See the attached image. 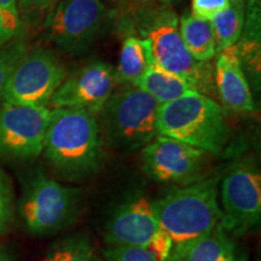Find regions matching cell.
Segmentation results:
<instances>
[{
  "instance_id": "6da1fadb",
  "label": "cell",
  "mask_w": 261,
  "mask_h": 261,
  "mask_svg": "<svg viewBox=\"0 0 261 261\" xmlns=\"http://www.w3.org/2000/svg\"><path fill=\"white\" fill-rule=\"evenodd\" d=\"M44 151L62 178L79 181L100 171L106 152L97 116L74 108L51 109Z\"/></svg>"
},
{
  "instance_id": "7a4b0ae2",
  "label": "cell",
  "mask_w": 261,
  "mask_h": 261,
  "mask_svg": "<svg viewBox=\"0 0 261 261\" xmlns=\"http://www.w3.org/2000/svg\"><path fill=\"white\" fill-rule=\"evenodd\" d=\"M220 175H204L190 184L175 185L152 201L159 225L174 248L205 236L220 223Z\"/></svg>"
},
{
  "instance_id": "3957f363",
  "label": "cell",
  "mask_w": 261,
  "mask_h": 261,
  "mask_svg": "<svg viewBox=\"0 0 261 261\" xmlns=\"http://www.w3.org/2000/svg\"><path fill=\"white\" fill-rule=\"evenodd\" d=\"M158 133L218 155L230 139L231 128L223 107L197 91L161 104Z\"/></svg>"
},
{
  "instance_id": "277c9868",
  "label": "cell",
  "mask_w": 261,
  "mask_h": 261,
  "mask_svg": "<svg viewBox=\"0 0 261 261\" xmlns=\"http://www.w3.org/2000/svg\"><path fill=\"white\" fill-rule=\"evenodd\" d=\"M142 39L148 42L151 61L163 69L188 80L197 92L212 96L215 90L211 62L196 61L182 40L179 17L169 9L155 10L140 23Z\"/></svg>"
},
{
  "instance_id": "5b68a950",
  "label": "cell",
  "mask_w": 261,
  "mask_h": 261,
  "mask_svg": "<svg viewBox=\"0 0 261 261\" xmlns=\"http://www.w3.org/2000/svg\"><path fill=\"white\" fill-rule=\"evenodd\" d=\"M160 106L151 96L132 85L112 93L99 113L104 142L120 151L143 149L159 135Z\"/></svg>"
},
{
  "instance_id": "8992f818",
  "label": "cell",
  "mask_w": 261,
  "mask_h": 261,
  "mask_svg": "<svg viewBox=\"0 0 261 261\" xmlns=\"http://www.w3.org/2000/svg\"><path fill=\"white\" fill-rule=\"evenodd\" d=\"M81 190L37 172L25 182L19 215L28 232L51 236L73 224L79 215Z\"/></svg>"
},
{
  "instance_id": "52a82bcc",
  "label": "cell",
  "mask_w": 261,
  "mask_h": 261,
  "mask_svg": "<svg viewBox=\"0 0 261 261\" xmlns=\"http://www.w3.org/2000/svg\"><path fill=\"white\" fill-rule=\"evenodd\" d=\"M219 225L231 236L243 237L261 219V173L255 161L241 160L227 168L219 182Z\"/></svg>"
},
{
  "instance_id": "ba28073f",
  "label": "cell",
  "mask_w": 261,
  "mask_h": 261,
  "mask_svg": "<svg viewBox=\"0 0 261 261\" xmlns=\"http://www.w3.org/2000/svg\"><path fill=\"white\" fill-rule=\"evenodd\" d=\"M65 76L64 67L50 51L24 52L9 75L2 98L8 104L47 107Z\"/></svg>"
},
{
  "instance_id": "9c48e42d",
  "label": "cell",
  "mask_w": 261,
  "mask_h": 261,
  "mask_svg": "<svg viewBox=\"0 0 261 261\" xmlns=\"http://www.w3.org/2000/svg\"><path fill=\"white\" fill-rule=\"evenodd\" d=\"M208 152L158 135L142 149L143 171L152 180L185 185L204 177Z\"/></svg>"
},
{
  "instance_id": "30bf717a",
  "label": "cell",
  "mask_w": 261,
  "mask_h": 261,
  "mask_svg": "<svg viewBox=\"0 0 261 261\" xmlns=\"http://www.w3.org/2000/svg\"><path fill=\"white\" fill-rule=\"evenodd\" d=\"M106 15L100 0H62L45 21L47 37L62 50L79 54L97 37Z\"/></svg>"
},
{
  "instance_id": "8fae6325",
  "label": "cell",
  "mask_w": 261,
  "mask_h": 261,
  "mask_svg": "<svg viewBox=\"0 0 261 261\" xmlns=\"http://www.w3.org/2000/svg\"><path fill=\"white\" fill-rule=\"evenodd\" d=\"M51 109L4 103L0 107V156L33 160L44 151Z\"/></svg>"
},
{
  "instance_id": "7c38bea8",
  "label": "cell",
  "mask_w": 261,
  "mask_h": 261,
  "mask_svg": "<svg viewBox=\"0 0 261 261\" xmlns=\"http://www.w3.org/2000/svg\"><path fill=\"white\" fill-rule=\"evenodd\" d=\"M116 83L115 70L109 64L92 62L65 76L48 104L54 108L87 110L97 116L112 96Z\"/></svg>"
},
{
  "instance_id": "4fadbf2b",
  "label": "cell",
  "mask_w": 261,
  "mask_h": 261,
  "mask_svg": "<svg viewBox=\"0 0 261 261\" xmlns=\"http://www.w3.org/2000/svg\"><path fill=\"white\" fill-rule=\"evenodd\" d=\"M160 227L152 201L145 195L130 196L113 211L104 227L108 246H148Z\"/></svg>"
},
{
  "instance_id": "5bb4252c",
  "label": "cell",
  "mask_w": 261,
  "mask_h": 261,
  "mask_svg": "<svg viewBox=\"0 0 261 261\" xmlns=\"http://www.w3.org/2000/svg\"><path fill=\"white\" fill-rule=\"evenodd\" d=\"M215 57L214 85L221 103L236 113L255 112V102L236 45L219 51Z\"/></svg>"
},
{
  "instance_id": "9a60e30c",
  "label": "cell",
  "mask_w": 261,
  "mask_h": 261,
  "mask_svg": "<svg viewBox=\"0 0 261 261\" xmlns=\"http://www.w3.org/2000/svg\"><path fill=\"white\" fill-rule=\"evenodd\" d=\"M169 261H248V256L236 238L218 225L205 236L174 248Z\"/></svg>"
},
{
  "instance_id": "2e32d148",
  "label": "cell",
  "mask_w": 261,
  "mask_h": 261,
  "mask_svg": "<svg viewBox=\"0 0 261 261\" xmlns=\"http://www.w3.org/2000/svg\"><path fill=\"white\" fill-rule=\"evenodd\" d=\"M132 86L144 91L160 104L172 102L185 93L196 91L195 87L184 77L163 69L152 61Z\"/></svg>"
},
{
  "instance_id": "e0dca14e",
  "label": "cell",
  "mask_w": 261,
  "mask_h": 261,
  "mask_svg": "<svg viewBox=\"0 0 261 261\" xmlns=\"http://www.w3.org/2000/svg\"><path fill=\"white\" fill-rule=\"evenodd\" d=\"M179 31L196 61L211 62L215 57L217 44L211 21L192 14H184L179 19Z\"/></svg>"
},
{
  "instance_id": "ac0fdd59",
  "label": "cell",
  "mask_w": 261,
  "mask_h": 261,
  "mask_svg": "<svg viewBox=\"0 0 261 261\" xmlns=\"http://www.w3.org/2000/svg\"><path fill=\"white\" fill-rule=\"evenodd\" d=\"M151 62L149 45L144 39L127 37L122 44L119 65L115 70L116 81L133 85L142 76Z\"/></svg>"
},
{
  "instance_id": "d6986e66",
  "label": "cell",
  "mask_w": 261,
  "mask_h": 261,
  "mask_svg": "<svg viewBox=\"0 0 261 261\" xmlns=\"http://www.w3.org/2000/svg\"><path fill=\"white\" fill-rule=\"evenodd\" d=\"M247 0H230V5L212 19L215 35L217 54L236 45L243 32Z\"/></svg>"
},
{
  "instance_id": "ffe728a7",
  "label": "cell",
  "mask_w": 261,
  "mask_h": 261,
  "mask_svg": "<svg viewBox=\"0 0 261 261\" xmlns=\"http://www.w3.org/2000/svg\"><path fill=\"white\" fill-rule=\"evenodd\" d=\"M42 261H103L87 233H74L61 238L48 248Z\"/></svg>"
},
{
  "instance_id": "44dd1931",
  "label": "cell",
  "mask_w": 261,
  "mask_h": 261,
  "mask_svg": "<svg viewBox=\"0 0 261 261\" xmlns=\"http://www.w3.org/2000/svg\"><path fill=\"white\" fill-rule=\"evenodd\" d=\"M0 25H2V45L16 37L21 27L17 0H0Z\"/></svg>"
},
{
  "instance_id": "7402d4cb",
  "label": "cell",
  "mask_w": 261,
  "mask_h": 261,
  "mask_svg": "<svg viewBox=\"0 0 261 261\" xmlns=\"http://www.w3.org/2000/svg\"><path fill=\"white\" fill-rule=\"evenodd\" d=\"M58 0H17L19 19L28 23H38L41 18H46L56 6Z\"/></svg>"
},
{
  "instance_id": "603a6c76",
  "label": "cell",
  "mask_w": 261,
  "mask_h": 261,
  "mask_svg": "<svg viewBox=\"0 0 261 261\" xmlns=\"http://www.w3.org/2000/svg\"><path fill=\"white\" fill-rule=\"evenodd\" d=\"M24 52L25 45L22 40L12 41L11 44L0 51V98H2L3 90H4L9 75L11 74L12 69L23 56Z\"/></svg>"
},
{
  "instance_id": "cb8c5ba5",
  "label": "cell",
  "mask_w": 261,
  "mask_h": 261,
  "mask_svg": "<svg viewBox=\"0 0 261 261\" xmlns=\"http://www.w3.org/2000/svg\"><path fill=\"white\" fill-rule=\"evenodd\" d=\"M103 261H160L142 247L109 246L103 252Z\"/></svg>"
},
{
  "instance_id": "d4e9b609",
  "label": "cell",
  "mask_w": 261,
  "mask_h": 261,
  "mask_svg": "<svg viewBox=\"0 0 261 261\" xmlns=\"http://www.w3.org/2000/svg\"><path fill=\"white\" fill-rule=\"evenodd\" d=\"M145 249L160 261H169L173 249H174V242H173L172 237L160 226L151 240L149 241Z\"/></svg>"
},
{
  "instance_id": "484cf974",
  "label": "cell",
  "mask_w": 261,
  "mask_h": 261,
  "mask_svg": "<svg viewBox=\"0 0 261 261\" xmlns=\"http://www.w3.org/2000/svg\"><path fill=\"white\" fill-rule=\"evenodd\" d=\"M230 5V0H191V14L212 21Z\"/></svg>"
},
{
  "instance_id": "4316f807",
  "label": "cell",
  "mask_w": 261,
  "mask_h": 261,
  "mask_svg": "<svg viewBox=\"0 0 261 261\" xmlns=\"http://www.w3.org/2000/svg\"><path fill=\"white\" fill-rule=\"evenodd\" d=\"M12 223V204L9 189H0V234L5 233Z\"/></svg>"
},
{
  "instance_id": "83f0119b",
  "label": "cell",
  "mask_w": 261,
  "mask_h": 261,
  "mask_svg": "<svg viewBox=\"0 0 261 261\" xmlns=\"http://www.w3.org/2000/svg\"><path fill=\"white\" fill-rule=\"evenodd\" d=\"M0 261H15L14 256L9 253V250L6 249L4 246L0 244Z\"/></svg>"
},
{
  "instance_id": "f1b7e54d",
  "label": "cell",
  "mask_w": 261,
  "mask_h": 261,
  "mask_svg": "<svg viewBox=\"0 0 261 261\" xmlns=\"http://www.w3.org/2000/svg\"><path fill=\"white\" fill-rule=\"evenodd\" d=\"M0 189H9L8 184H6V181H5L4 175H3L2 172H0Z\"/></svg>"
},
{
  "instance_id": "f546056e",
  "label": "cell",
  "mask_w": 261,
  "mask_h": 261,
  "mask_svg": "<svg viewBox=\"0 0 261 261\" xmlns=\"http://www.w3.org/2000/svg\"><path fill=\"white\" fill-rule=\"evenodd\" d=\"M160 3H163V4H172V3L179 2V0H158Z\"/></svg>"
},
{
  "instance_id": "4dcf8cb0",
  "label": "cell",
  "mask_w": 261,
  "mask_h": 261,
  "mask_svg": "<svg viewBox=\"0 0 261 261\" xmlns=\"http://www.w3.org/2000/svg\"><path fill=\"white\" fill-rule=\"evenodd\" d=\"M0 37H2V25H0ZM0 46H3V45H2V40H0Z\"/></svg>"
}]
</instances>
